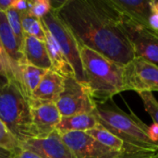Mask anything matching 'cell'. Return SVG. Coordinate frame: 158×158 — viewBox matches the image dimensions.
<instances>
[{
	"mask_svg": "<svg viewBox=\"0 0 158 158\" xmlns=\"http://www.w3.org/2000/svg\"><path fill=\"white\" fill-rule=\"evenodd\" d=\"M22 54L26 63L44 70H50L52 69L45 42L30 35H25Z\"/></svg>",
	"mask_w": 158,
	"mask_h": 158,
	"instance_id": "cell-14",
	"label": "cell"
},
{
	"mask_svg": "<svg viewBox=\"0 0 158 158\" xmlns=\"http://www.w3.org/2000/svg\"><path fill=\"white\" fill-rule=\"evenodd\" d=\"M143 103L146 112L150 115L155 124L158 126V101L153 93H141L138 94Z\"/></svg>",
	"mask_w": 158,
	"mask_h": 158,
	"instance_id": "cell-24",
	"label": "cell"
},
{
	"mask_svg": "<svg viewBox=\"0 0 158 158\" xmlns=\"http://www.w3.org/2000/svg\"><path fill=\"white\" fill-rule=\"evenodd\" d=\"M0 121L20 144L37 137L29 99L15 81L0 84Z\"/></svg>",
	"mask_w": 158,
	"mask_h": 158,
	"instance_id": "cell-4",
	"label": "cell"
},
{
	"mask_svg": "<svg viewBox=\"0 0 158 158\" xmlns=\"http://www.w3.org/2000/svg\"><path fill=\"white\" fill-rule=\"evenodd\" d=\"M45 72L46 70L36 68L28 63H23L19 67L16 81L28 99L31 98Z\"/></svg>",
	"mask_w": 158,
	"mask_h": 158,
	"instance_id": "cell-17",
	"label": "cell"
},
{
	"mask_svg": "<svg viewBox=\"0 0 158 158\" xmlns=\"http://www.w3.org/2000/svg\"><path fill=\"white\" fill-rule=\"evenodd\" d=\"M31 7V1H25V0H14L12 8L16 9L19 14L30 12Z\"/></svg>",
	"mask_w": 158,
	"mask_h": 158,
	"instance_id": "cell-28",
	"label": "cell"
},
{
	"mask_svg": "<svg viewBox=\"0 0 158 158\" xmlns=\"http://www.w3.org/2000/svg\"><path fill=\"white\" fill-rule=\"evenodd\" d=\"M36 138L48 137L58 125L61 115L55 103L29 100Z\"/></svg>",
	"mask_w": 158,
	"mask_h": 158,
	"instance_id": "cell-9",
	"label": "cell"
},
{
	"mask_svg": "<svg viewBox=\"0 0 158 158\" xmlns=\"http://www.w3.org/2000/svg\"><path fill=\"white\" fill-rule=\"evenodd\" d=\"M125 28L135 56L158 64V36L151 31L126 22Z\"/></svg>",
	"mask_w": 158,
	"mask_h": 158,
	"instance_id": "cell-10",
	"label": "cell"
},
{
	"mask_svg": "<svg viewBox=\"0 0 158 158\" xmlns=\"http://www.w3.org/2000/svg\"><path fill=\"white\" fill-rule=\"evenodd\" d=\"M65 78L53 70H46L39 85L29 100L55 103L57 101L64 85Z\"/></svg>",
	"mask_w": 158,
	"mask_h": 158,
	"instance_id": "cell-13",
	"label": "cell"
},
{
	"mask_svg": "<svg viewBox=\"0 0 158 158\" xmlns=\"http://www.w3.org/2000/svg\"><path fill=\"white\" fill-rule=\"evenodd\" d=\"M61 117H69L79 114L93 113L96 103L84 84L79 82L74 77L64 80L63 90L56 102Z\"/></svg>",
	"mask_w": 158,
	"mask_h": 158,
	"instance_id": "cell-6",
	"label": "cell"
},
{
	"mask_svg": "<svg viewBox=\"0 0 158 158\" xmlns=\"http://www.w3.org/2000/svg\"><path fill=\"white\" fill-rule=\"evenodd\" d=\"M0 158H17V154L0 146Z\"/></svg>",
	"mask_w": 158,
	"mask_h": 158,
	"instance_id": "cell-31",
	"label": "cell"
},
{
	"mask_svg": "<svg viewBox=\"0 0 158 158\" xmlns=\"http://www.w3.org/2000/svg\"><path fill=\"white\" fill-rule=\"evenodd\" d=\"M86 132L104 146L108 147L117 152H122L126 147V144L119 138H118L116 135L111 133L109 131H107L101 125H98L94 129L90 130Z\"/></svg>",
	"mask_w": 158,
	"mask_h": 158,
	"instance_id": "cell-19",
	"label": "cell"
},
{
	"mask_svg": "<svg viewBox=\"0 0 158 158\" xmlns=\"http://www.w3.org/2000/svg\"><path fill=\"white\" fill-rule=\"evenodd\" d=\"M86 86L95 103H104L126 91L124 66L80 45Z\"/></svg>",
	"mask_w": 158,
	"mask_h": 158,
	"instance_id": "cell-2",
	"label": "cell"
},
{
	"mask_svg": "<svg viewBox=\"0 0 158 158\" xmlns=\"http://www.w3.org/2000/svg\"><path fill=\"white\" fill-rule=\"evenodd\" d=\"M55 9L79 45L123 66L135 57L124 19L111 0H66Z\"/></svg>",
	"mask_w": 158,
	"mask_h": 158,
	"instance_id": "cell-1",
	"label": "cell"
},
{
	"mask_svg": "<svg viewBox=\"0 0 158 158\" xmlns=\"http://www.w3.org/2000/svg\"><path fill=\"white\" fill-rule=\"evenodd\" d=\"M6 16L7 19V21L10 25L11 30L13 31L15 37L17 39L18 44L19 46V49L22 52V47H23V43H24V39H25V33L22 30L21 27V21H20V16L19 13L14 9V8H10L6 12Z\"/></svg>",
	"mask_w": 158,
	"mask_h": 158,
	"instance_id": "cell-21",
	"label": "cell"
},
{
	"mask_svg": "<svg viewBox=\"0 0 158 158\" xmlns=\"http://www.w3.org/2000/svg\"><path fill=\"white\" fill-rule=\"evenodd\" d=\"M21 27L26 35L37 38L40 41L45 42V33L42 22L39 19L31 15L30 12L19 14Z\"/></svg>",
	"mask_w": 158,
	"mask_h": 158,
	"instance_id": "cell-20",
	"label": "cell"
},
{
	"mask_svg": "<svg viewBox=\"0 0 158 158\" xmlns=\"http://www.w3.org/2000/svg\"><path fill=\"white\" fill-rule=\"evenodd\" d=\"M156 153V152L136 149L126 145L125 149L120 152L116 158H153Z\"/></svg>",
	"mask_w": 158,
	"mask_h": 158,
	"instance_id": "cell-26",
	"label": "cell"
},
{
	"mask_svg": "<svg viewBox=\"0 0 158 158\" xmlns=\"http://www.w3.org/2000/svg\"><path fill=\"white\" fill-rule=\"evenodd\" d=\"M16 76L17 69L0 41V77L6 79V81H16Z\"/></svg>",
	"mask_w": 158,
	"mask_h": 158,
	"instance_id": "cell-22",
	"label": "cell"
},
{
	"mask_svg": "<svg viewBox=\"0 0 158 158\" xmlns=\"http://www.w3.org/2000/svg\"><path fill=\"white\" fill-rule=\"evenodd\" d=\"M93 113L99 125L119 138L126 145L150 152L158 151V145L149 137V126L134 113L129 115L122 111L113 99L96 103Z\"/></svg>",
	"mask_w": 158,
	"mask_h": 158,
	"instance_id": "cell-3",
	"label": "cell"
},
{
	"mask_svg": "<svg viewBox=\"0 0 158 158\" xmlns=\"http://www.w3.org/2000/svg\"><path fill=\"white\" fill-rule=\"evenodd\" d=\"M21 149L31 151L42 158H73L69 148L56 131L44 139H29L21 143Z\"/></svg>",
	"mask_w": 158,
	"mask_h": 158,
	"instance_id": "cell-11",
	"label": "cell"
},
{
	"mask_svg": "<svg viewBox=\"0 0 158 158\" xmlns=\"http://www.w3.org/2000/svg\"><path fill=\"white\" fill-rule=\"evenodd\" d=\"M0 41L6 54L8 55L10 60L14 64L18 75L19 67L23 63H26V61L24 59L21 50L19 49L15 34L11 30L10 25L7 21L6 13L2 11H0Z\"/></svg>",
	"mask_w": 158,
	"mask_h": 158,
	"instance_id": "cell-15",
	"label": "cell"
},
{
	"mask_svg": "<svg viewBox=\"0 0 158 158\" xmlns=\"http://www.w3.org/2000/svg\"><path fill=\"white\" fill-rule=\"evenodd\" d=\"M14 0H0V11L6 12L8 9L12 8Z\"/></svg>",
	"mask_w": 158,
	"mask_h": 158,
	"instance_id": "cell-30",
	"label": "cell"
},
{
	"mask_svg": "<svg viewBox=\"0 0 158 158\" xmlns=\"http://www.w3.org/2000/svg\"><path fill=\"white\" fill-rule=\"evenodd\" d=\"M124 21L149 30L150 0H111Z\"/></svg>",
	"mask_w": 158,
	"mask_h": 158,
	"instance_id": "cell-12",
	"label": "cell"
},
{
	"mask_svg": "<svg viewBox=\"0 0 158 158\" xmlns=\"http://www.w3.org/2000/svg\"><path fill=\"white\" fill-rule=\"evenodd\" d=\"M40 20L43 26L49 31L59 44L74 71L75 79L86 86V80L81 58L80 45L70 30L57 16L55 7H53L51 11Z\"/></svg>",
	"mask_w": 158,
	"mask_h": 158,
	"instance_id": "cell-5",
	"label": "cell"
},
{
	"mask_svg": "<svg viewBox=\"0 0 158 158\" xmlns=\"http://www.w3.org/2000/svg\"><path fill=\"white\" fill-rule=\"evenodd\" d=\"M6 81H7L6 79H4V78H2V77H0V84H2V83H5Z\"/></svg>",
	"mask_w": 158,
	"mask_h": 158,
	"instance_id": "cell-32",
	"label": "cell"
},
{
	"mask_svg": "<svg viewBox=\"0 0 158 158\" xmlns=\"http://www.w3.org/2000/svg\"><path fill=\"white\" fill-rule=\"evenodd\" d=\"M99 125L94 113L79 114L69 117H62L56 131L59 133L72 131H88Z\"/></svg>",
	"mask_w": 158,
	"mask_h": 158,
	"instance_id": "cell-18",
	"label": "cell"
},
{
	"mask_svg": "<svg viewBox=\"0 0 158 158\" xmlns=\"http://www.w3.org/2000/svg\"><path fill=\"white\" fill-rule=\"evenodd\" d=\"M17 158H42L40 156H38L37 154L29 151V150H25V149H21V151L17 155Z\"/></svg>",
	"mask_w": 158,
	"mask_h": 158,
	"instance_id": "cell-29",
	"label": "cell"
},
{
	"mask_svg": "<svg viewBox=\"0 0 158 158\" xmlns=\"http://www.w3.org/2000/svg\"><path fill=\"white\" fill-rule=\"evenodd\" d=\"M124 84L126 91L138 94L158 92V66L135 56L124 66Z\"/></svg>",
	"mask_w": 158,
	"mask_h": 158,
	"instance_id": "cell-7",
	"label": "cell"
},
{
	"mask_svg": "<svg viewBox=\"0 0 158 158\" xmlns=\"http://www.w3.org/2000/svg\"><path fill=\"white\" fill-rule=\"evenodd\" d=\"M53 8L52 3L49 0H33L31 1V7L30 9L31 15L41 19L46 16Z\"/></svg>",
	"mask_w": 158,
	"mask_h": 158,
	"instance_id": "cell-25",
	"label": "cell"
},
{
	"mask_svg": "<svg viewBox=\"0 0 158 158\" xmlns=\"http://www.w3.org/2000/svg\"><path fill=\"white\" fill-rule=\"evenodd\" d=\"M44 30L45 33V46L52 65L51 70L58 73L64 78H68V77L75 78L74 71L69 62L68 61L65 54L63 53L62 49L60 48L59 44H57L54 36L49 32L47 29L44 27Z\"/></svg>",
	"mask_w": 158,
	"mask_h": 158,
	"instance_id": "cell-16",
	"label": "cell"
},
{
	"mask_svg": "<svg viewBox=\"0 0 158 158\" xmlns=\"http://www.w3.org/2000/svg\"><path fill=\"white\" fill-rule=\"evenodd\" d=\"M60 135L73 158H116L120 153L104 146L84 131L65 132Z\"/></svg>",
	"mask_w": 158,
	"mask_h": 158,
	"instance_id": "cell-8",
	"label": "cell"
},
{
	"mask_svg": "<svg viewBox=\"0 0 158 158\" xmlns=\"http://www.w3.org/2000/svg\"><path fill=\"white\" fill-rule=\"evenodd\" d=\"M0 146L17 155L21 151L20 143L6 130V128L1 121H0Z\"/></svg>",
	"mask_w": 158,
	"mask_h": 158,
	"instance_id": "cell-23",
	"label": "cell"
},
{
	"mask_svg": "<svg viewBox=\"0 0 158 158\" xmlns=\"http://www.w3.org/2000/svg\"><path fill=\"white\" fill-rule=\"evenodd\" d=\"M149 31L158 36V0H150Z\"/></svg>",
	"mask_w": 158,
	"mask_h": 158,
	"instance_id": "cell-27",
	"label": "cell"
}]
</instances>
